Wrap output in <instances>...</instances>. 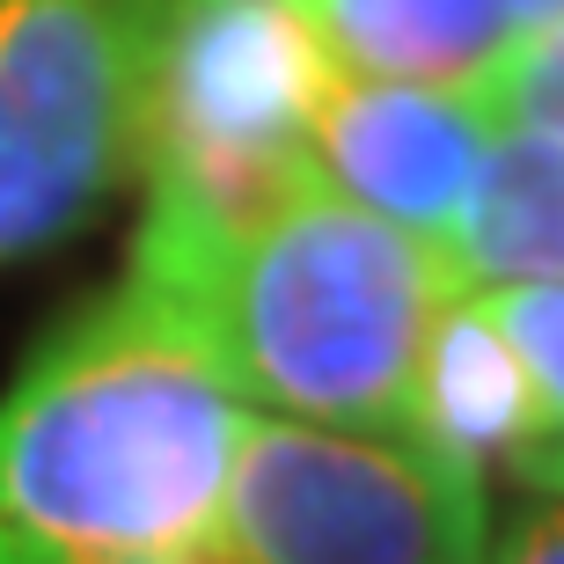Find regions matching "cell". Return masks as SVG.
<instances>
[{"label": "cell", "instance_id": "9c48e42d", "mask_svg": "<svg viewBox=\"0 0 564 564\" xmlns=\"http://www.w3.org/2000/svg\"><path fill=\"white\" fill-rule=\"evenodd\" d=\"M447 257L462 286L564 279V140L491 126Z\"/></svg>", "mask_w": 564, "mask_h": 564}, {"label": "cell", "instance_id": "52a82bcc", "mask_svg": "<svg viewBox=\"0 0 564 564\" xmlns=\"http://www.w3.org/2000/svg\"><path fill=\"white\" fill-rule=\"evenodd\" d=\"M286 8L337 74L433 88H477L535 22L528 0H286Z\"/></svg>", "mask_w": 564, "mask_h": 564}, {"label": "cell", "instance_id": "277c9868", "mask_svg": "<svg viewBox=\"0 0 564 564\" xmlns=\"http://www.w3.org/2000/svg\"><path fill=\"white\" fill-rule=\"evenodd\" d=\"M484 469L397 433L250 411L213 513V564H484Z\"/></svg>", "mask_w": 564, "mask_h": 564}, {"label": "cell", "instance_id": "5b68a950", "mask_svg": "<svg viewBox=\"0 0 564 564\" xmlns=\"http://www.w3.org/2000/svg\"><path fill=\"white\" fill-rule=\"evenodd\" d=\"M330 59L286 0H176L147 88L140 184L250 213L308 169V110Z\"/></svg>", "mask_w": 564, "mask_h": 564}, {"label": "cell", "instance_id": "7c38bea8", "mask_svg": "<svg viewBox=\"0 0 564 564\" xmlns=\"http://www.w3.org/2000/svg\"><path fill=\"white\" fill-rule=\"evenodd\" d=\"M484 564H564V499H535L491 513V550Z\"/></svg>", "mask_w": 564, "mask_h": 564}, {"label": "cell", "instance_id": "8992f818", "mask_svg": "<svg viewBox=\"0 0 564 564\" xmlns=\"http://www.w3.org/2000/svg\"><path fill=\"white\" fill-rule=\"evenodd\" d=\"M484 140H491V118L477 110V96L433 82H367V74L330 66L308 110L315 176L337 198L381 213L389 228L440 242V250L462 220Z\"/></svg>", "mask_w": 564, "mask_h": 564}, {"label": "cell", "instance_id": "30bf717a", "mask_svg": "<svg viewBox=\"0 0 564 564\" xmlns=\"http://www.w3.org/2000/svg\"><path fill=\"white\" fill-rule=\"evenodd\" d=\"M491 330L513 345L543 433H564V279H528V286H469Z\"/></svg>", "mask_w": 564, "mask_h": 564}, {"label": "cell", "instance_id": "7a4b0ae2", "mask_svg": "<svg viewBox=\"0 0 564 564\" xmlns=\"http://www.w3.org/2000/svg\"><path fill=\"white\" fill-rule=\"evenodd\" d=\"M250 403L140 272L0 389V564H169L213 535Z\"/></svg>", "mask_w": 564, "mask_h": 564}, {"label": "cell", "instance_id": "5bb4252c", "mask_svg": "<svg viewBox=\"0 0 564 564\" xmlns=\"http://www.w3.org/2000/svg\"><path fill=\"white\" fill-rule=\"evenodd\" d=\"M535 8V22H550V15H564V0H528Z\"/></svg>", "mask_w": 564, "mask_h": 564}, {"label": "cell", "instance_id": "6da1fadb", "mask_svg": "<svg viewBox=\"0 0 564 564\" xmlns=\"http://www.w3.org/2000/svg\"><path fill=\"white\" fill-rule=\"evenodd\" d=\"M126 272L206 337L250 411L411 440L419 367L462 272L440 242L337 198L315 169L250 213L147 184Z\"/></svg>", "mask_w": 564, "mask_h": 564}, {"label": "cell", "instance_id": "8fae6325", "mask_svg": "<svg viewBox=\"0 0 564 564\" xmlns=\"http://www.w3.org/2000/svg\"><path fill=\"white\" fill-rule=\"evenodd\" d=\"M469 96H477V110L491 126L564 140V15L528 22L521 37H513V52H506Z\"/></svg>", "mask_w": 564, "mask_h": 564}, {"label": "cell", "instance_id": "ba28073f", "mask_svg": "<svg viewBox=\"0 0 564 564\" xmlns=\"http://www.w3.org/2000/svg\"><path fill=\"white\" fill-rule=\"evenodd\" d=\"M411 440L469 462V469H491V462H506L513 447L543 440L535 389H528L513 345H506V337L491 330V315L477 308V293H455V301L440 308L433 337H425Z\"/></svg>", "mask_w": 564, "mask_h": 564}, {"label": "cell", "instance_id": "4fadbf2b", "mask_svg": "<svg viewBox=\"0 0 564 564\" xmlns=\"http://www.w3.org/2000/svg\"><path fill=\"white\" fill-rule=\"evenodd\" d=\"M506 477L521 484V491H535V499H564V433H543V440H528V447H513Z\"/></svg>", "mask_w": 564, "mask_h": 564}, {"label": "cell", "instance_id": "3957f363", "mask_svg": "<svg viewBox=\"0 0 564 564\" xmlns=\"http://www.w3.org/2000/svg\"><path fill=\"white\" fill-rule=\"evenodd\" d=\"M176 0H0V264L52 250L140 176Z\"/></svg>", "mask_w": 564, "mask_h": 564}]
</instances>
